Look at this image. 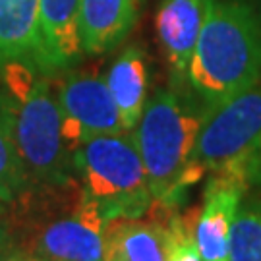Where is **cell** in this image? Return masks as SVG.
<instances>
[{
    "label": "cell",
    "instance_id": "19",
    "mask_svg": "<svg viewBox=\"0 0 261 261\" xmlns=\"http://www.w3.org/2000/svg\"><path fill=\"white\" fill-rule=\"evenodd\" d=\"M6 240V228H4V221H2V213H0V248Z\"/></svg>",
    "mask_w": 261,
    "mask_h": 261
},
{
    "label": "cell",
    "instance_id": "17",
    "mask_svg": "<svg viewBox=\"0 0 261 261\" xmlns=\"http://www.w3.org/2000/svg\"><path fill=\"white\" fill-rule=\"evenodd\" d=\"M196 215L194 221L178 213H170V250L168 261H201V253L196 242Z\"/></svg>",
    "mask_w": 261,
    "mask_h": 261
},
{
    "label": "cell",
    "instance_id": "20",
    "mask_svg": "<svg viewBox=\"0 0 261 261\" xmlns=\"http://www.w3.org/2000/svg\"><path fill=\"white\" fill-rule=\"evenodd\" d=\"M0 255H2V253H0Z\"/></svg>",
    "mask_w": 261,
    "mask_h": 261
},
{
    "label": "cell",
    "instance_id": "4",
    "mask_svg": "<svg viewBox=\"0 0 261 261\" xmlns=\"http://www.w3.org/2000/svg\"><path fill=\"white\" fill-rule=\"evenodd\" d=\"M82 196L103 217H143L153 205L147 172L130 132L99 136L74 151Z\"/></svg>",
    "mask_w": 261,
    "mask_h": 261
},
{
    "label": "cell",
    "instance_id": "7",
    "mask_svg": "<svg viewBox=\"0 0 261 261\" xmlns=\"http://www.w3.org/2000/svg\"><path fill=\"white\" fill-rule=\"evenodd\" d=\"M107 219L87 197L66 217L43 226L33 252L45 261H103Z\"/></svg>",
    "mask_w": 261,
    "mask_h": 261
},
{
    "label": "cell",
    "instance_id": "2",
    "mask_svg": "<svg viewBox=\"0 0 261 261\" xmlns=\"http://www.w3.org/2000/svg\"><path fill=\"white\" fill-rule=\"evenodd\" d=\"M205 107L172 89H157L130 132L147 172L153 201L174 207L201 174L194 167V149Z\"/></svg>",
    "mask_w": 261,
    "mask_h": 261
},
{
    "label": "cell",
    "instance_id": "18",
    "mask_svg": "<svg viewBox=\"0 0 261 261\" xmlns=\"http://www.w3.org/2000/svg\"><path fill=\"white\" fill-rule=\"evenodd\" d=\"M0 261H45L31 252H12L8 255H0Z\"/></svg>",
    "mask_w": 261,
    "mask_h": 261
},
{
    "label": "cell",
    "instance_id": "13",
    "mask_svg": "<svg viewBox=\"0 0 261 261\" xmlns=\"http://www.w3.org/2000/svg\"><path fill=\"white\" fill-rule=\"evenodd\" d=\"M10 62L39 70V0H0V70Z\"/></svg>",
    "mask_w": 261,
    "mask_h": 261
},
{
    "label": "cell",
    "instance_id": "12",
    "mask_svg": "<svg viewBox=\"0 0 261 261\" xmlns=\"http://www.w3.org/2000/svg\"><path fill=\"white\" fill-rule=\"evenodd\" d=\"M141 0H82L80 37L84 55H103L132 31Z\"/></svg>",
    "mask_w": 261,
    "mask_h": 261
},
{
    "label": "cell",
    "instance_id": "14",
    "mask_svg": "<svg viewBox=\"0 0 261 261\" xmlns=\"http://www.w3.org/2000/svg\"><path fill=\"white\" fill-rule=\"evenodd\" d=\"M109 91L120 112L124 130L132 132L147 103V60L140 47H128L105 75Z\"/></svg>",
    "mask_w": 261,
    "mask_h": 261
},
{
    "label": "cell",
    "instance_id": "9",
    "mask_svg": "<svg viewBox=\"0 0 261 261\" xmlns=\"http://www.w3.org/2000/svg\"><path fill=\"white\" fill-rule=\"evenodd\" d=\"M246 192L248 186L240 178L224 172L209 174L194 224L201 261H230L232 223Z\"/></svg>",
    "mask_w": 261,
    "mask_h": 261
},
{
    "label": "cell",
    "instance_id": "8",
    "mask_svg": "<svg viewBox=\"0 0 261 261\" xmlns=\"http://www.w3.org/2000/svg\"><path fill=\"white\" fill-rule=\"evenodd\" d=\"M174 207L155 203L149 219L114 217L105 224L103 261H168L170 213Z\"/></svg>",
    "mask_w": 261,
    "mask_h": 261
},
{
    "label": "cell",
    "instance_id": "10",
    "mask_svg": "<svg viewBox=\"0 0 261 261\" xmlns=\"http://www.w3.org/2000/svg\"><path fill=\"white\" fill-rule=\"evenodd\" d=\"M82 0H39V72H60L84 55Z\"/></svg>",
    "mask_w": 261,
    "mask_h": 261
},
{
    "label": "cell",
    "instance_id": "3",
    "mask_svg": "<svg viewBox=\"0 0 261 261\" xmlns=\"http://www.w3.org/2000/svg\"><path fill=\"white\" fill-rule=\"evenodd\" d=\"M0 80L31 188L72 184L74 153L64 141L58 101L47 80L28 62L6 64L0 70Z\"/></svg>",
    "mask_w": 261,
    "mask_h": 261
},
{
    "label": "cell",
    "instance_id": "11",
    "mask_svg": "<svg viewBox=\"0 0 261 261\" xmlns=\"http://www.w3.org/2000/svg\"><path fill=\"white\" fill-rule=\"evenodd\" d=\"M205 14L207 0H161L159 4L157 35L178 77H186Z\"/></svg>",
    "mask_w": 261,
    "mask_h": 261
},
{
    "label": "cell",
    "instance_id": "5",
    "mask_svg": "<svg viewBox=\"0 0 261 261\" xmlns=\"http://www.w3.org/2000/svg\"><path fill=\"white\" fill-rule=\"evenodd\" d=\"M261 155V82L209 111L199 128L194 167L201 174L224 172L253 184Z\"/></svg>",
    "mask_w": 261,
    "mask_h": 261
},
{
    "label": "cell",
    "instance_id": "1",
    "mask_svg": "<svg viewBox=\"0 0 261 261\" xmlns=\"http://www.w3.org/2000/svg\"><path fill=\"white\" fill-rule=\"evenodd\" d=\"M186 80L205 111L261 82V12L252 0H207Z\"/></svg>",
    "mask_w": 261,
    "mask_h": 261
},
{
    "label": "cell",
    "instance_id": "16",
    "mask_svg": "<svg viewBox=\"0 0 261 261\" xmlns=\"http://www.w3.org/2000/svg\"><path fill=\"white\" fill-rule=\"evenodd\" d=\"M230 261H261V196L246 197L230 232Z\"/></svg>",
    "mask_w": 261,
    "mask_h": 261
},
{
    "label": "cell",
    "instance_id": "6",
    "mask_svg": "<svg viewBox=\"0 0 261 261\" xmlns=\"http://www.w3.org/2000/svg\"><path fill=\"white\" fill-rule=\"evenodd\" d=\"M56 101L62 136L72 153L93 138L126 132L107 80L97 72L70 74L58 87Z\"/></svg>",
    "mask_w": 261,
    "mask_h": 261
},
{
    "label": "cell",
    "instance_id": "15",
    "mask_svg": "<svg viewBox=\"0 0 261 261\" xmlns=\"http://www.w3.org/2000/svg\"><path fill=\"white\" fill-rule=\"evenodd\" d=\"M31 190L19 157L6 97L0 91V203H16Z\"/></svg>",
    "mask_w": 261,
    "mask_h": 261
}]
</instances>
